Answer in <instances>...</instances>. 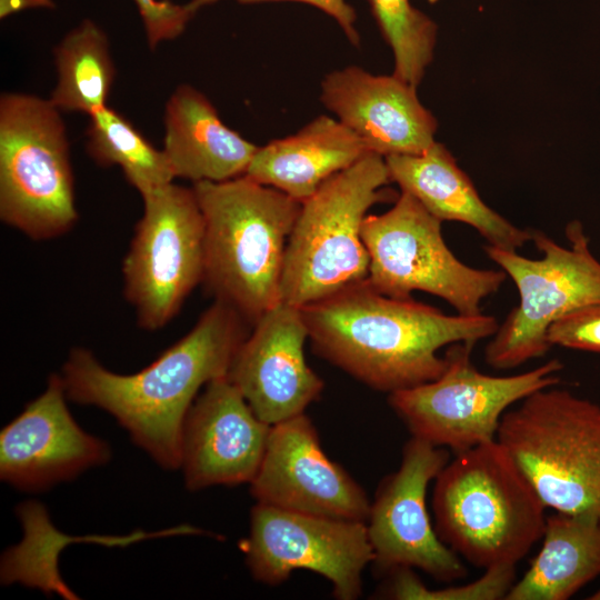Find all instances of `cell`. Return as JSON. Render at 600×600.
Wrapping results in <instances>:
<instances>
[{"label":"cell","mask_w":600,"mask_h":600,"mask_svg":"<svg viewBox=\"0 0 600 600\" xmlns=\"http://www.w3.org/2000/svg\"><path fill=\"white\" fill-rule=\"evenodd\" d=\"M244 321L216 300L184 337L129 374L108 370L86 348H73L60 373L68 400L107 411L157 464L178 470L186 416L202 387L227 377L248 336Z\"/></svg>","instance_id":"cell-1"},{"label":"cell","mask_w":600,"mask_h":600,"mask_svg":"<svg viewBox=\"0 0 600 600\" xmlns=\"http://www.w3.org/2000/svg\"><path fill=\"white\" fill-rule=\"evenodd\" d=\"M314 351L374 390L392 393L439 378L442 347L477 343L499 328L493 316L447 314L393 298L367 280L301 308Z\"/></svg>","instance_id":"cell-2"},{"label":"cell","mask_w":600,"mask_h":600,"mask_svg":"<svg viewBox=\"0 0 600 600\" xmlns=\"http://www.w3.org/2000/svg\"><path fill=\"white\" fill-rule=\"evenodd\" d=\"M192 188L204 221L202 282L253 324L281 302L287 243L301 202L247 176Z\"/></svg>","instance_id":"cell-3"},{"label":"cell","mask_w":600,"mask_h":600,"mask_svg":"<svg viewBox=\"0 0 600 600\" xmlns=\"http://www.w3.org/2000/svg\"><path fill=\"white\" fill-rule=\"evenodd\" d=\"M546 506L497 441L454 453L436 478L434 529L460 558L516 566L542 538Z\"/></svg>","instance_id":"cell-4"},{"label":"cell","mask_w":600,"mask_h":600,"mask_svg":"<svg viewBox=\"0 0 600 600\" xmlns=\"http://www.w3.org/2000/svg\"><path fill=\"white\" fill-rule=\"evenodd\" d=\"M386 159L369 152L301 202L283 262L281 301L303 308L368 278V210L391 199Z\"/></svg>","instance_id":"cell-5"},{"label":"cell","mask_w":600,"mask_h":600,"mask_svg":"<svg viewBox=\"0 0 600 600\" xmlns=\"http://www.w3.org/2000/svg\"><path fill=\"white\" fill-rule=\"evenodd\" d=\"M497 441L547 508L600 518V406L557 386L502 417Z\"/></svg>","instance_id":"cell-6"},{"label":"cell","mask_w":600,"mask_h":600,"mask_svg":"<svg viewBox=\"0 0 600 600\" xmlns=\"http://www.w3.org/2000/svg\"><path fill=\"white\" fill-rule=\"evenodd\" d=\"M0 219L33 240L60 237L78 221L67 128L49 99L0 98Z\"/></svg>","instance_id":"cell-7"},{"label":"cell","mask_w":600,"mask_h":600,"mask_svg":"<svg viewBox=\"0 0 600 600\" xmlns=\"http://www.w3.org/2000/svg\"><path fill=\"white\" fill-rule=\"evenodd\" d=\"M569 246L557 243L541 230L531 229V241L542 254L530 259L486 244L488 258L513 281L519 303L506 317L484 349L493 369L509 370L543 357L551 346L549 327L564 314L600 303V261L578 220L568 223Z\"/></svg>","instance_id":"cell-8"},{"label":"cell","mask_w":600,"mask_h":600,"mask_svg":"<svg viewBox=\"0 0 600 600\" xmlns=\"http://www.w3.org/2000/svg\"><path fill=\"white\" fill-rule=\"evenodd\" d=\"M441 222L403 191L387 212L368 214L362 226L367 281L389 297L407 299L422 291L443 299L459 314H480L482 301L497 293L508 276L460 261L443 239Z\"/></svg>","instance_id":"cell-9"},{"label":"cell","mask_w":600,"mask_h":600,"mask_svg":"<svg viewBox=\"0 0 600 600\" xmlns=\"http://www.w3.org/2000/svg\"><path fill=\"white\" fill-rule=\"evenodd\" d=\"M476 343L450 346L436 380L389 393V404L412 437L454 453L497 440L503 414L533 392L557 386L558 359L512 376H490L471 360Z\"/></svg>","instance_id":"cell-10"},{"label":"cell","mask_w":600,"mask_h":600,"mask_svg":"<svg viewBox=\"0 0 600 600\" xmlns=\"http://www.w3.org/2000/svg\"><path fill=\"white\" fill-rule=\"evenodd\" d=\"M122 262L124 296L140 328H163L203 281L204 221L193 188L173 182L143 196Z\"/></svg>","instance_id":"cell-11"},{"label":"cell","mask_w":600,"mask_h":600,"mask_svg":"<svg viewBox=\"0 0 600 600\" xmlns=\"http://www.w3.org/2000/svg\"><path fill=\"white\" fill-rule=\"evenodd\" d=\"M252 577L278 586L296 570L322 576L340 600L362 593V573L374 553L366 521L339 519L257 502L240 542Z\"/></svg>","instance_id":"cell-12"},{"label":"cell","mask_w":600,"mask_h":600,"mask_svg":"<svg viewBox=\"0 0 600 600\" xmlns=\"http://www.w3.org/2000/svg\"><path fill=\"white\" fill-rule=\"evenodd\" d=\"M449 460L447 448L411 437L398 470L380 482L366 524L381 572L417 568L444 582L466 577L464 563L439 538L426 503L429 483Z\"/></svg>","instance_id":"cell-13"},{"label":"cell","mask_w":600,"mask_h":600,"mask_svg":"<svg viewBox=\"0 0 600 600\" xmlns=\"http://www.w3.org/2000/svg\"><path fill=\"white\" fill-rule=\"evenodd\" d=\"M60 373L0 432V479L24 492H41L111 459L104 440L86 432L67 407Z\"/></svg>","instance_id":"cell-14"},{"label":"cell","mask_w":600,"mask_h":600,"mask_svg":"<svg viewBox=\"0 0 600 600\" xmlns=\"http://www.w3.org/2000/svg\"><path fill=\"white\" fill-rule=\"evenodd\" d=\"M250 492L259 503L359 521H367L371 503L360 484L323 451L306 413L271 427Z\"/></svg>","instance_id":"cell-15"},{"label":"cell","mask_w":600,"mask_h":600,"mask_svg":"<svg viewBox=\"0 0 600 600\" xmlns=\"http://www.w3.org/2000/svg\"><path fill=\"white\" fill-rule=\"evenodd\" d=\"M307 338L301 308L281 301L253 323L233 357L227 378L268 424L304 413L323 390L304 357Z\"/></svg>","instance_id":"cell-16"},{"label":"cell","mask_w":600,"mask_h":600,"mask_svg":"<svg viewBox=\"0 0 600 600\" xmlns=\"http://www.w3.org/2000/svg\"><path fill=\"white\" fill-rule=\"evenodd\" d=\"M271 424L253 412L227 378L209 382L190 407L181 431L184 487L250 483L263 459Z\"/></svg>","instance_id":"cell-17"},{"label":"cell","mask_w":600,"mask_h":600,"mask_svg":"<svg viewBox=\"0 0 600 600\" xmlns=\"http://www.w3.org/2000/svg\"><path fill=\"white\" fill-rule=\"evenodd\" d=\"M320 100L383 158L419 154L436 141L437 119L421 103L417 87L393 73L372 74L357 66L332 71L321 81Z\"/></svg>","instance_id":"cell-18"},{"label":"cell","mask_w":600,"mask_h":600,"mask_svg":"<svg viewBox=\"0 0 600 600\" xmlns=\"http://www.w3.org/2000/svg\"><path fill=\"white\" fill-rule=\"evenodd\" d=\"M384 159L391 181L439 220L466 223L502 249L518 251L531 241V229L512 224L484 203L444 144L434 141L422 153Z\"/></svg>","instance_id":"cell-19"},{"label":"cell","mask_w":600,"mask_h":600,"mask_svg":"<svg viewBox=\"0 0 600 600\" xmlns=\"http://www.w3.org/2000/svg\"><path fill=\"white\" fill-rule=\"evenodd\" d=\"M163 152L176 178L220 182L246 174L258 146L226 126L199 90L180 84L164 108Z\"/></svg>","instance_id":"cell-20"},{"label":"cell","mask_w":600,"mask_h":600,"mask_svg":"<svg viewBox=\"0 0 600 600\" xmlns=\"http://www.w3.org/2000/svg\"><path fill=\"white\" fill-rule=\"evenodd\" d=\"M370 151L337 118H314L297 133L259 147L246 174L302 202Z\"/></svg>","instance_id":"cell-21"},{"label":"cell","mask_w":600,"mask_h":600,"mask_svg":"<svg viewBox=\"0 0 600 600\" xmlns=\"http://www.w3.org/2000/svg\"><path fill=\"white\" fill-rule=\"evenodd\" d=\"M542 547L506 600H567L600 574V518L547 516Z\"/></svg>","instance_id":"cell-22"},{"label":"cell","mask_w":600,"mask_h":600,"mask_svg":"<svg viewBox=\"0 0 600 600\" xmlns=\"http://www.w3.org/2000/svg\"><path fill=\"white\" fill-rule=\"evenodd\" d=\"M57 84L51 103L61 112L88 116L107 106L116 68L104 31L86 19L54 49Z\"/></svg>","instance_id":"cell-23"},{"label":"cell","mask_w":600,"mask_h":600,"mask_svg":"<svg viewBox=\"0 0 600 600\" xmlns=\"http://www.w3.org/2000/svg\"><path fill=\"white\" fill-rule=\"evenodd\" d=\"M89 117L86 150L98 166L120 167L141 196L173 182L163 150L156 149L130 120L108 106Z\"/></svg>","instance_id":"cell-24"},{"label":"cell","mask_w":600,"mask_h":600,"mask_svg":"<svg viewBox=\"0 0 600 600\" xmlns=\"http://www.w3.org/2000/svg\"><path fill=\"white\" fill-rule=\"evenodd\" d=\"M378 28L392 50L393 74L418 87L433 59L438 27L410 0H367Z\"/></svg>","instance_id":"cell-25"},{"label":"cell","mask_w":600,"mask_h":600,"mask_svg":"<svg viewBox=\"0 0 600 600\" xmlns=\"http://www.w3.org/2000/svg\"><path fill=\"white\" fill-rule=\"evenodd\" d=\"M382 596L399 600H500L506 599L514 583L516 566H497L462 586L431 589L414 574L412 568H397L389 572Z\"/></svg>","instance_id":"cell-26"},{"label":"cell","mask_w":600,"mask_h":600,"mask_svg":"<svg viewBox=\"0 0 600 600\" xmlns=\"http://www.w3.org/2000/svg\"><path fill=\"white\" fill-rule=\"evenodd\" d=\"M549 344L600 354V303L576 309L548 329Z\"/></svg>","instance_id":"cell-27"},{"label":"cell","mask_w":600,"mask_h":600,"mask_svg":"<svg viewBox=\"0 0 600 600\" xmlns=\"http://www.w3.org/2000/svg\"><path fill=\"white\" fill-rule=\"evenodd\" d=\"M133 1L142 19L148 44L152 50L162 41L179 37L198 11L190 2L179 4L170 0Z\"/></svg>","instance_id":"cell-28"},{"label":"cell","mask_w":600,"mask_h":600,"mask_svg":"<svg viewBox=\"0 0 600 600\" xmlns=\"http://www.w3.org/2000/svg\"><path fill=\"white\" fill-rule=\"evenodd\" d=\"M219 0H191L189 1L196 9H200L203 6L212 4ZM242 4H252L269 1H296L310 4L320 9L340 26L343 33L348 38L351 44L359 47L360 36L356 28L357 12L356 9L349 4L346 0H237Z\"/></svg>","instance_id":"cell-29"},{"label":"cell","mask_w":600,"mask_h":600,"mask_svg":"<svg viewBox=\"0 0 600 600\" xmlns=\"http://www.w3.org/2000/svg\"><path fill=\"white\" fill-rule=\"evenodd\" d=\"M53 0H0V18L4 19L11 14L32 8H54Z\"/></svg>","instance_id":"cell-30"},{"label":"cell","mask_w":600,"mask_h":600,"mask_svg":"<svg viewBox=\"0 0 600 600\" xmlns=\"http://www.w3.org/2000/svg\"><path fill=\"white\" fill-rule=\"evenodd\" d=\"M591 600H600V589H598L591 597H589Z\"/></svg>","instance_id":"cell-31"},{"label":"cell","mask_w":600,"mask_h":600,"mask_svg":"<svg viewBox=\"0 0 600 600\" xmlns=\"http://www.w3.org/2000/svg\"><path fill=\"white\" fill-rule=\"evenodd\" d=\"M430 3H436L438 0H428Z\"/></svg>","instance_id":"cell-32"}]
</instances>
